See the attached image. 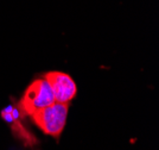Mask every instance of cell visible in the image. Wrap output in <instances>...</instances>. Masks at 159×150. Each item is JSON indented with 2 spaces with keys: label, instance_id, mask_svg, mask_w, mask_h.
Instances as JSON below:
<instances>
[{
  "label": "cell",
  "instance_id": "obj_4",
  "mask_svg": "<svg viewBox=\"0 0 159 150\" xmlns=\"http://www.w3.org/2000/svg\"><path fill=\"white\" fill-rule=\"evenodd\" d=\"M21 116L23 114L20 113L18 107H14L13 105H8L1 111V117L7 124L10 125L14 136L19 138L20 141H23L26 147H32L37 143V139L25 129L24 125L21 124V122H20Z\"/></svg>",
  "mask_w": 159,
  "mask_h": 150
},
{
  "label": "cell",
  "instance_id": "obj_1",
  "mask_svg": "<svg viewBox=\"0 0 159 150\" xmlns=\"http://www.w3.org/2000/svg\"><path fill=\"white\" fill-rule=\"evenodd\" d=\"M55 103L51 87L44 78L33 80L27 86L18 104V110L23 116L31 117L33 113Z\"/></svg>",
  "mask_w": 159,
  "mask_h": 150
},
{
  "label": "cell",
  "instance_id": "obj_2",
  "mask_svg": "<svg viewBox=\"0 0 159 150\" xmlns=\"http://www.w3.org/2000/svg\"><path fill=\"white\" fill-rule=\"evenodd\" d=\"M69 104L53 103L31 116V119L43 133L58 138L66 124Z\"/></svg>",
  "mask_w": 159,
  "mask_h": 150
},
{
  "label": "cell",
  "instance_id": "obj_3",
  "mask_svg": "<svg viewBox=\"0 0 159 150\" xmlns=\"http://www.w3.org/2000/svg\"><path fill=\"white\" fill-rule=\"evenodd\" d=\"M44 79L51 87L56 103L69 104V101H71L75 98L77 93V86L69 74L52 70L47 73L44 75Z\"/></svg>",
  "mask_w": 159,
  "mask_h": 150
}]
</instances>
